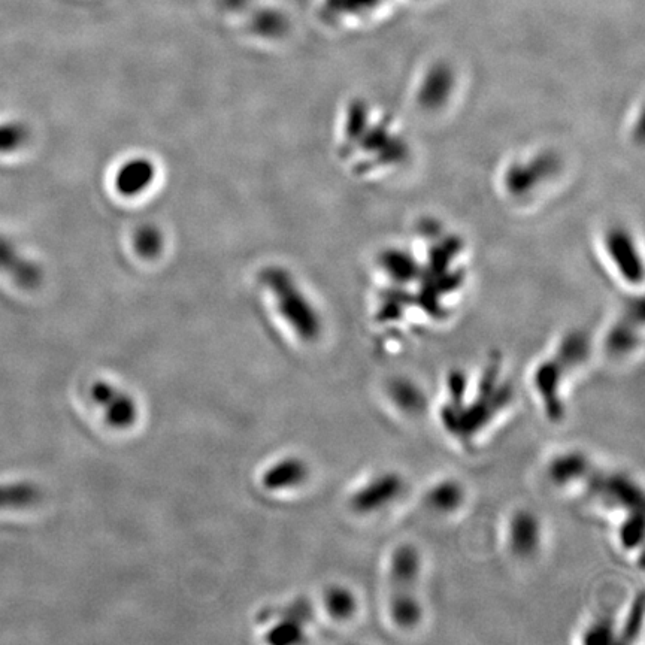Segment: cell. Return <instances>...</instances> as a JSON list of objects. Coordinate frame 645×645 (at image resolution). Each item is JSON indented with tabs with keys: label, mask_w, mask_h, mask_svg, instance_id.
Masks as SVG:
<instances>
[{
	"label": "cell",
	"mask_w": 645,
	"mask_h": 645,
	"mask_svg": "<svg viewBox=\"0 0 645 645\" xmlns=\"http://www.w3.org/2000/svg\"><path fill=\"white\" fill-rule=\"evenodd\" d=\"M260 281L274 296L281 316L296 335L308 344L319 341L323 332L322 317L292 274L281 266H268L260 272Z\"/></svg>",
	"instance_id": "1"
},
{
	"label": "cell",
	"mask_w": 645,
	"mask_h": 645,
	"mask_svg": "<svg viewBox=\"0 0 645 645\" xmlns=\"http://www.w3.org/2000/svg\"><path fill=\"white\" fill-rule=\"evenodd\" d=\"M407 478L401 472L386 469L366 478L348 498V508L356 516L375 517L395 507L407 493Z\"/></svg>",
	"instance_id": "2"
},
{
	"label": "cell",
	"mask_w": 645,
	"mask_h": 645,
	"mask_svg": "<svg viewBox=\"0 0 645 645\" xmlns=\"http://www.w3.org/2000/svg\"><path fill=\"white\" fill-rule=\"evenodd\" d=\"M596 504L620 514L644 510V493L640 484L622 472H593L584 486Z\"/></svg>",
	"instance_id": "3"
},
{
	"label": "cell",
	"mask_w": 645,
	"mask_h": 645,
	"mask_svg": "<svg viewBox=\"0 0 645 645\" xmlns=\"http://www.w3.org/2000/svg\"><path fill=\"white\" fill-rule=\"evenodd\" d=\"M569 378L571 377L563 371L553 356L539 360L532 371V392L537 398L539 408L550 422L560 423L565 419V393Z\"/></svg>",
	"instance_id": "4"
},
{
	"label": "cell",
	"mask_w": 645,
	"mask_h": 645,
	"mask_svg": "<svg viewBox=\"0 0 645 645\" xmlns=\"http://www.w3.org/2000/svg\"><path fill=\"white\" fill-rule=\"evenodd\" d=\"M602 248L613 271L628 286L643 284V254L635 236L626 227L613 226L602 238Z\"/></svg>",
	"instance_id": "5"
},
{
	"label": "cell",
	"mask_w": 645,
	"mask_h": 645,
	"mask_svg": "<svg viewBox=\"0 0 645 645\" xmlns=\"http://www.w3.org/2000/svg\"><path fill=\"white\" fill-rule=\"evenodd\" d=\"M545 531L541 517L531 508H516L504 528L508 553L520 562H529L541 553Z\"/></svg>",
	"instance_id": "6"
},
{
	"label": "cell",
	"mask_w": 645,
	"mask_h": 645,
	"mask_svg": "<svg viewBox=\"0 0 645 645\" xmlns=\"http://www.w3.org/2000/svg\"><path fill=\"white\" fill-rule=\"evenodd\" d=\"M592 457L580 448L557 451L544 466V477L553 489L584 487L595 472Z\"/></svg>",
	"instance_id": "7"
},
{
	"label": "cell",
	"mask_w": 645,
	"mask_h": 645,
	"mask_svg": "<svg viewBox=\"0 0 645 645\" xmlns=\"http://www.w3.org/2000/svg\"><path fill=\"white\" fill-rule=\"evenodd\" d=\"M425 559L413 542H399L387 554L386 577L389 589H417Z\"/></svg>",
	"instance_id": "8"
},
{
	"label": "cell",
	"mask_w": 645,
	"mask_h": 645,
	"mask_svg": "<svg viewBox=\"0 0 645 645\" xmlns=\"http://www.w3.org/2000/svg\"><path fill=\"white\" fill-rule=\"evenodd\" d=\"M90 398L101 408L105 422L111 428L127 429L136 422L138 407L135 399L107 381H95L90 387Z\"/></svg>",
	"instance_id": "9"
},
{
	"label": "cell",
	"mask_w": 645,
	"mask_h": 645,
	"mask_svg": "<svg viewBox=\"0 0 645 645\" xmlns=\"http://www.w3.org/2000/svg\"><path fill=\"white\" fill-rule=\"evenodd\" d=\"M468 504V489L456 477H442L433 481L423 495V505L433 516L453 517Z\"/></svg>",
	"instance_id": "10"
},
{
	"label": "cell",
	"mask_w": 645,
	"mask_h": 645,
	"mask_svg": "<svg viewBox=\"0 0 645 645\" xmlns=\"http://www.w3.org/2000/svg\"><path fill=\"white\" fill-rule=\"evenodd\" d=\"M425 605L416 589H390L386 617L399 632H414L425 622Z\"/></svg>",
	"instance_id": "11"
},
{
	"label": "cell",
	"mask_w": 645,
	"mask_h": 645,
	"mask_svg": "<svg viewBox=\"0 0 645 645\" xmlns=\"http://www.w3.org/2000/svg\"><path fill=\"white\" fill-rule=\"evenodd\" d=\"M0 272L23 290H36L44 281V271L38 263L24 257L6 236L0 233Z\"/></svg>",
	"instance_id": "12"
},
{
	"label": "cell",
	"mask_w": 645,
	"mask_h": 645,
	"mask_svg": "<svg viewBox=\"0 0 645 645\" xmlns=\"http://www.w3.org/2000/svg\"><path fill=\"white\" fill-rule=\"evenodd\" d=\"M562 366L563 371L572 377L589 363L592 357V341L584 330L572 329L563 333L550 354Z\"/></svg>",
	"instance_id": "13"
},
{
	"label": "cell",
	"mask_w": 645,
	"mask_h": 645,
	"mask_svg": "<svg viewBox=\"0 0 645 645\" xmlns=\"http://www.w3.org/2000/svg\"><path fill=\"white\" fill-rule=\"evenodd\" d=\"M386 398L402 416L416 419L428 410L425 390L408 377H393L387 381Z\"/></svg>",
	"instance_id": "14"
},
{
	"label": "cell",
	"mask_w": 645,
	"mask_h": 645,
	"mask_svg": "<svg viewBox=\"0 0 645 645\" xmlns=\"http://www.w3.org/2000/svg\"><path fill=\"white\" fill-rule=\"evenodd\" d=\"M643 317L635 320V313L620 317L605 335L604 348L613 359H628L641 347Z\"/></svg>",
	"instance_id": "15"
},
{
	"label": "cell",
	"mask_w": 645,
	"mask_h": 645,
	"mask_svg": "<svg viewBox=\"0 0 645 645\" xmlns=\"http://www.w3.org/2000/svg\"><path fill=\"white\" fill-rule=\"evenodd\" d=\"M156 177V168L153 162L144 157L127 160L120 166L114 178L115 190L126 198L144 193L153 184Z\"/></svg>",
	"instance_id": "16"
},
{
	"label": "cell",
	"mask_w": 645,
	"mask_h": 645,
	"mask_svg": "<svg viewBox=\"0 0 645 645\" xmlns=\"http://www.w3.org/2000/svg\"><path fill=\"white\" fill-rule=\"evenodd\" d=\"M550 159L547 156L537 159L516 162L510 166L505 174V189L513 196H523L529 193L532 187L541 184V180L550 175Z\"/></svg>",
	"instance_id": "17"
},
{
	"label": "cell",
	"mask_w": 645,
	"mask_h": 645,
	"mask_svg": "<svg viewBox=\"0 0 645 645\" xmlns=\"http://www.w3.org/2000/svg\"><path fill=\"white\" fill-rule=\"evenodd\" d=\"M310 466L301 457H286L272 465L262 478L263 487L269 492L302 486L310 478Z\"/></svg>",
	"instance_id": "18"
},
{
	"label": "cell",
	"mask_w": 645,
	"mask_h": 645,
	"mask_svg": "<svg viewBox=\"0 0 645 645\" xmlns=\"http://www.w3.org/2000/svg\"><path fill=\"white\" fill-rule=\"evenodd\" d=\"M453 74L445 65H436L423 78L417 98L426 109H438L450 99L453 92Z\"/></svg>",
	"instance_id": "19"
},
{
	"label": "cell",
	"mask_w": 645,
	"mask_h": 645,
	"mask_svg": "<svg viewBox=\"0 0 645 645\" xmlns=\"http://www.w3.org/2000/svg\"><path fill=\"white\" fill-rule=\"evenodd\" d=\"M324 608L336 622H350L360 610V601L356 593L347 586L335 584L324 592Z\"/></svg>",
	"instance_id": "20"
},
{
	"label": "cell",
	"mask_w": 645,
	"mask_h": 645,
	"mask_svg": "<svg viewBox=\"0 0 645 645\" xmlns=\"http://www.w3.org/2000/svg\"><path fill=\"white\" fill-rule=\"evenodd\" d=\"M42 492L33 483H12L0 486V508H29L41 501Z\"/></svg>",
	"instance_id": "21"
},
{
	"label": "cell",
	"mask_w": 645,
	"mask_h": 645,
	"mask_svg": "<svg viewBox=\"0 0 645 645\" xmlns=\"http://www.w3.org/2000/svg\"><path fill=\"white\" fill-rule=\"evenodd\" d=\"M644 628V595L638 593L623 616L622 623H617V643L632 644Z\"/></svg>",
	"instance_id": "22"
},
{
	"label": "cell",
	"mask_w": 645,
	"mask_h": 645,
	"mask_svg": "<svg viewBox=\"0 0 645 645\" xmlns=\"http://www.w3.org/2000/svg\"><path fill=\"white\" fill-rule=\"evenodd\" d=\"M616 539L625 551L641 550L644 542V510L623 514L617 526Z\"/></svg>",
	"instance_id": "23"
},
{
	"label": "cell",
	"mask_w": 645,
	"mask_h": 645,
	"mask_svg": "<svg viewBox=\"0 0 645 645\" xmlns=\"http://www.w3.org/2000/svg\"><path fill=\"white\" fill-rule=\"evenodd\" d=\"M251 29L257 35L265 36V38H278L287 32L289 21L286 15L278 9L262 8L257 9L251 17Z\"/></svg>",
	"instance_id": "24"
},
{
	"label": "cell",
	"mask_w": 645,
	"mask_h": 645,
	"mask_svg": "<svg viewBox=\"0 0 645 645\" xmlns=\"http://www.w3.org/2000/svg\"><path fill=\"white\" fill-rule=\"evenodd\" d=\"M581 643L587 645L617 643V623L611 617L592 620L581 634Z\"/></svg>",
	"instance_id": "25"
},
{
	"label": "cell",
	"mask_w": 645,
	"mask_h": 645,
	"mask_svg": "<svg viewBox=\"0 0 645 645\" xmlns=\"http://www.w3.org/2000/svg\"><path fill=\"white\" fill-rule=\"evenodd\" d=\"M30 129L20 121L0 123V154L21 150L29 142Z\"/></svg>",
	"instance_id": "26"
},
{
	"label": "cell",
	"mask_w": 645,
	"mask_h": 645,
	"mask_svg": "<svg viewBox=\"0 0 645 645\" xmlns=\"http://www.w3.org/2000/svg\"><path fill=\"white\" fill-rule=\"evenodd\" d=\"M163 247L162 233L157 227L142 226L135 233V248L145 259L159 256Z\"/></svg>",
	"instance_id": "27"
},
{
	"label": "cell",
	"mask_w": 645,
	"mask_h": 645,
	"mask_svg": "<svg viewBox=\"0 0 645 645\" xmlns=\"http://www.w3.org/2000/svg\"><path fill=\"white\" fill-rule=\"evenodd\" d=\"M223 3L230 9H244L250 0H223Z\"/></svg>",
	"instance_id": "28"
}]
</instances>
